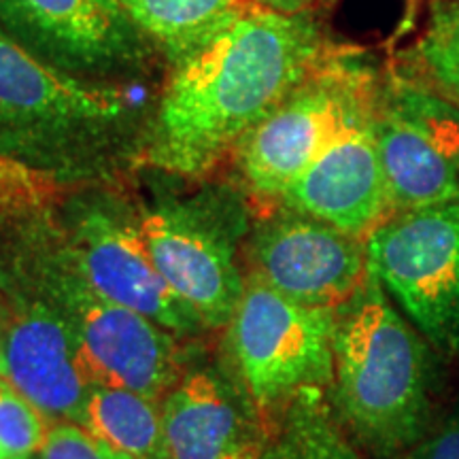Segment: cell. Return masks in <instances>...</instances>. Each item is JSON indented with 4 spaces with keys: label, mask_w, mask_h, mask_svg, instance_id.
<instances>
[{
    "label": "cell",
    "mask_w": 459,
    "mask_h": 459,
    "mask_svg": "<svg viewBox=\"0 0 459 459\" xmlns=\"http://www.w3.org/2000/svg\"><path fill=\"white\" fill-rule=\"evenodd\" d=\"M332 56L308 13L262 4L175 62L147 162L181 177L209 172Z\"/></svg>",
    "instance_id": "obj_1"
},
{
    "label": "cell",
    "mask_w": 459,
    "mask_h": 459,
    "mask_svg": "<svg viewBox=\"0 0 459 459\" xmlns=\"http://www.w3.org/2000/svg\"><path fill=\"white\" fill-rule=\"evenodd\" d=\"M334 381L344 419L375 451L394 455L423 438L429 419L428 349L372 273L336 315Z\"/></svg>",
    "instance_id": "obj_2"
},
{
    "label": "cell",
    "mask_w": 459,
    "mask_h": 459,
    "mask_svg": "<svg viewBox=\"0 0 459 459\" xmlns=\"http://www.w3.org/2000/svg\"><path fill=\"white\" fill-rule=\"evenodd\" d=\"M378 102L364 66L330 56L238 143L247 183L262 196L281 198L344 130L372 117Z\"/></svg>",
    "instance_id": "obj_3"
},
{
    "label": "cell",
    "mask_w": 459,
    "mask_h": 459,
    "mask_svg": "<svg viewBox=\"0 0 459 459\" xmlns=\"http://www.w3.org/2000/svg\"><path fill=\"white\" fill-rule=\"evenodd\" d=\"M336 311L307 307L251 277L232 324L234 359L262 412L334 381Z\"/></svg>",
    "instance_id": "obj_4"
},
{
    "label": "cell",
    "mask_w": 459,
    "mask_h": 459,
    "mask_svg": "<svg viewBox=\"0 0 459 459\" xmlns=\"http://www.w3.org/2000/svg\"><path fill=\"white\" fill-rule=\"evenodd\" d=\"M370 271L440 351L459 355V198L394 213L366 238Z\"/></svg>",
    "instance_id": "obj_5"
},
{
    "label": "cell",
    "mask_w": 459,
    "mask_h": 459,
    "mask_svg": "<svg viewBox=\"0 0 459 459\" xmlns=\"http://www.w3.org/2000/svg\"><path fill=\"white\" fill-rule=\"evenodd\" d=\"M0 30L74 79L128 73L145 49L119 0H0Z\"/></svg>",
    "instance_id": "obj_6"
},
{
    "label": "cell",
    "mask_w": 459,
    "mask_h": 459,
    "mask_svg": "<svg viewBox=\"0 0 459 459\" xmlns=\"http://www.w3.org/2000/svg\"><path fill=\"white\" fill-rule=\"evenodd\" d=\"M57 287L91 385L158 400L181 381L175 334L141 313L100 298L79 273L60 279Z\"/></svg>",
    "instance_id": "obj_7"
},
{
    "label": "cell",
    "mask_w": 459,
    "mask_h": 459,
    "mask_svg": "<svg viewBox=\"0 0 459 459\" xmlns=\"http://www.w3.org/2000/svg\"><path fill=\"white\" fill-rule=\"evenodd\" d=\"M153 262L166 283L204 325L232 324L247 281L237 266L234 232L203 203L162 204L141 220Z\"/></svg>",
    "instance_id": "obj_8"
},
{
    "label": "cell",
    "mask_w": 459,
    "mask_h": 459,
    "mask_svg": "<svg viewBox=\"0 0 459 459\" xmlns=\"http://www.w3.org/2000/svg\"><path fill=\"white\" fill-rule=\"evenodd\" d=\"M124 100L43 65L0 30V143L32 147L94 134L124 117Z\"/></svg>",
    "instance_id": "obj_9"
},
{
    "label": "cell",
    "mask_w": 459,
    "mask_h": 459,
    "mask_svg": "<svg viewBox=\"0 0 459 459\" xmlns=\"http://www.w3.org/2000/svg\"><path fill=\"white\" fill-rule=\"evenodd\" d=\"M255 274L307 307H344L370 279L366 240L302 213L274 217L254 240Z\"/></svg>",
    "instance_id": "obj_10"
},
{
    "label": "cell",
    "mask_w": 459,
    "mask_h": 459,
    "mask_svg": "<svg viewBox=\"0 0 459 459\" xmlns=\"http://www.w3.org/2000/svg\"><path fill=\"white\" fill-rule=\"evenodd\" d=\"M73 255L82 279L105 300L141 313L175 336L196 334L204 325L160 274L141 221L91 206L74 226Z\"/></svg>",
    "instance_id": "obj_11"
},
{
    "label": "cell",
    "mask_w": 459,
    "mask_h": 459,
    "mask_svg": "<svg viewBox=\"0 0 459 459\" xmlns=\"http://www.w3.org/2000/svg\"><path fill=\"white\" fill-rule=\"evenodd\" d=\"M375 117L377 113L344 130L285 189L281 198L291 211L359 240L394 215L377 149Z\"/></svg>",
    "instance_id": "obj_12"
},
{
    "label": "cell",
    "mask_w": 459,
    "mask_h": 459,
    "mask_svg": "<svg viewBox=\"0 0 459 459\" xmlns=\"http://www.w3.org/2000/svg\"><path fill=\"white\" fill-rule=\"evenodd\" d=\"M0 377L60 423H79L91 389L71 325L43 307L0 328Z\"/></svg>",
    "instance_id": "obj_13"
},
{
    "label": "cell",
    "mask_w": 459,
    "mask_h": 459,
    "mask_svg": "<svg viewBox=\"0 0 459 459\" xmlns=\"http://www.w3.org/2000/svg\"><path fill=\"white\" fill-rule=\"evenodd\" d=\"M169 459H257L249 412L220 372H189L166 394L162 406Z\"/></svg>",
    "instance_id": "obj_14"
},
{
    "label": "cell",
    "mask_w": 459,
    "mask_h": 459,
    "mask_svg": "<svg viewBox=\"0 0 459 459\" xmlns=\"http://www.w3.org/2000/svg\"><path fill=\"white\" fill-rule=\"evenodd\" d=\"M375 139L394 213L459 198V164L421 126L381 100Z\"/></svg>",
    "instance_id": "obj_15"
},
{
    "label": "cell",
    "mask_w": 459,
    "mask_h": 459,
    "mask_svg": "<svg viewBox=\"0 0 459 459\" xmlns=\"http://www.w3.org/2000/svg\"><path fill=\"white\" fill-rule=\"evenodd\" d=\"M77 426L113 459H169L162 411L141 394L91 385Z\"/></svg>",
    "instance_id": "obj_16"
},
{
    "label": "cell",
    "mask_w": 459,
    "mask_h": 459,
    "mask_svg": "<svg viewBox=\"0 0 459 459\" xmlns=\"http://www.w3.org/2000/svg\"><path fill=\"white\" fill-rule=\"evenodd\" d=\"M139 30L162 45L172 62L194 54L240 15L255 0H119Z\"/></svg>",
    "instance_id": "obj_17"
},
{
    "label": "cell",
    "mask_w": 459,
    "mask_h": 459,
    "mask_svg": "<svg viewBox=\"0 0 459 459\" xmlns=\"http://www.w3.org/2000/svg\"><path fill=\"white\" fill-rule=\"evenodd\" d=\"M257 459H359L321 404L319 392L302 394L283 409L279 426Z\"/></svg>",
    "instance_id": "obj_18"
},
{
    "label": "cell",
    "mask_w": 459,
    "mask_h": 459,
    "mask_svg": "<svg viewBox=\"0 0 459 459\" xmlns=\"http://www.w3.org/2000/svg\"><path fill=\"white\" fill-rule=\"evenodd\" d=\"M417 60L429 82L459 107V3L434 7Z\"/></svg>",
    "instance_id": "obj_19"
},
{
    "label": "cell",
    "mask_w": 459,
    "mask_h": 459,
    "mask_svg": "<svg viewBox=\"0 0 459 459\" xmlns=\"http://www.w3.org/2000/svg\"><path fill=\"white\" fill-rule=\"evenodd\" d=\"M48 432L43 412L0 377V449L4 459L37 455Z\"/></svg>",
    "instance_id": "obj_20"
},
{
    "label": "cell",
    "mask_w": 459,
    "mask_h": 459,
    "mask_svg": "<svg viewBox=\"0 0 459 459\" xmlns=\"http://www.w3.org/2000/svg\"><path fill=\"white\" fill-rule=\"evenodd\" d=\"M41 459H113L82 426L56 423L39 451Z\"/></svg>",
    "instance_id": "obj_21"
},
{
    "label": "cell",
    "mask_w": 459,
    "mask_h": 459,
    "mask_svg": "<svg viewBox=\"0 0 459 459\" xmlns=\"http://www.w3.org/2000/svg\"><path fill=\"white\" fill-rule=\"evenodd\" d=\"M406 459H459V415L446 419L434 432L423 434Z\"/></svg>",
    "instance_id": "obj_22"
},
{
    "label": "cell",
    "mask_w": 459,
    "mask_h": 459,
    "mask_svg": "<svg viewBox=\"0 0 459 459\" xmlns=\"http://www.w3.org/2000/svg\"><path fill=\"white\" fill-rule=\"evenodd\" d=\"M255 3L271 11H277V13L298 15L308 13V9H311L317 0H255Z\"/></svg>",
    "instance_id": "obj_23"
},
{
    "label": "cell",
    "mask_w": 459,
    "mask_h": 459,
    "mask_svg": "<svg viewBox=\"0 0 459 459\" xmlns=\"http://www.w3.org/2000/svg\"><path fill=\"white\" fill-rule=\"evenodd\" d=\"M15 459H41L39 455H28V457H15Z\"/></svg>",
    "instance_id": "obj_24"
},
{
    "label": "cell",
    "mask_w": 459,
    "mask_h": 459,
    "mask_svg": "<svg viewBox=\"0 0 459 459\" xmlns=\"http://www.w3.org/2000/svg\"><path fill=\"white\" fill-rule=\"evenodd\" d=\"M0 459H4V453H3V449H0Z\"/></svg>",
    "instance_id": "obj_25"
}]
</instances>
